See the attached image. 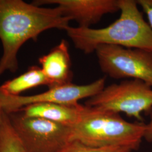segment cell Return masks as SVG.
Returning <instances> with one entry per match:
<instances>
[{
    "label": "cell",
    "mask_w": 152,
    "mask_h": 152,
    "mask_svg": "<svg viewBox=\"0 0 152 152\" xmlns=\"http://www.w3.org/2000/svg\"><path fill=\"white\" fill-rule=\"evenodd\" d=\"M71 18L60 7H45L22 0H0V39L3 53L0 59V76L18 69V54L29 39L37 40L45 31L69 27Z\"/></svg>",
    "instance_id": "obj_1"
},
{
    "label": "cell",
    "mask_w": 152,
    "mask_h": 152,
    "mask_svg": "<svg viewBox=\"0 0 152 152\" xmlns=\"http://www.w3.org/2000/svg\"><path fill=\"white\" fill-rule=\"evenodd\" d=\"M120 15L107 27H72L66 29L76 49L86 54L100 45H109L152 53V29L135 0H118Z\"/></svg>",
    "instance_id": "obj_2"
},
{
    "label": "cell",
    "mask_w": 152,
    "mask_h": 152,
    "mask_svg": "<svg viewBox=\"0 0 152 152\" xmlns=\"http://www.w3.org/2000/svg\"><path fill=\"white\" fill-rule=\"evenodd\" d=\"M86 107L78 122L71 127V141L95 148L120 146L130 147L134 151L139 148L145 124L129 122L119 113Z\"/></svg>",
    "instance_id": "obj_3"
},
{
    "label": "cell",
    "mask_w": 152,
    "mask_h": 152,
    "mask_svg": "<svg viewBox=\"0 0 152 152\" xmlns=\"http://www.w3.org/2000/svg\"><path fill=\"white\" fill-rule=\"evenodd\" d=\"M98 110L124 113L142 122V114L152 112V87L136 79L124 80L105 87L85 103Z\"/></svg>",
    "instance_id": "obj_4"
},
{
    "label": "cell",
    "mask_w": 152,
    "mask_h": 152,
    "mask_svg": "<svg viewBox=\"0 0 152 152\" xmlns=\"http://www.w3.org/2000/svg\"><path fill=\"white\" fill-rule=\"evenodd\" d=\"M11 125L27 152H58L71 141V127L20 112L8 114Z\"/></svg>",
    "instance_id": "obj_5"
},
{
    "label": "cell",
    "mask_w": 152,
    "mask_h": 152,
    "mask_svg": "<svg viewBox=\"0 0 152 152\" xmlns=\"http://www.w3.org/2000/svg\"><path fill=\"white\" fill-rule=\"evenodd\" d=\"M102 71L114 79L141 80L152 87V53L139 49L103 45L96 49Z\"/></svg>",
    "instance_id": "obj_6"
},
{
    "label": "cell",
    "mask_w": 152,
    "mask_h": 152,
    "mask_svg": "<svg viewBox=\"0 0 152 152\" xmlns=\"http://www.w3.org/2000/svg\"><path fill=\"white\" fill-rule=\"evenodd\" d=\"M105 78L86 85H79L68 83L49 88V90L31 96H9L0 92V104L6 113L15 112L18 110L33 104L51 103L76 106L78 102L86 98H91L103 90Z\"/></svg>",
    "instance_id": "obj_7"
},
{
    "label": "cell",
    "mask_w": 152,
    "mask_h": 152,
    "mask_svg": "<svg viewBox=\"0 0 152 152\" xmlns=\"http://www.w3.org/2000/svg\"><path fill=\"white\" fill-rule=\"evenodd\" d=\"M33 3L60 7L66 16L81 28H90L105 15L120 11L118 0H39Z\"/></svg>",
    "instance_id": "obj_8"
},
{
    "label": "cell",
    "mask_w": 152,
    "mask_h": 152,
    "mask_svg": "<svg viewBox=\"0 0 152 152\" xmlns=\"http://www.w3.org/2000/svg\"><path fill=\"white\" fill-rule=\"evenodd\" d=\"M69 45L65 39L39 58V63L49 82V88L71 83L73 78Z\"/></svg>",
    "instance_id": "obj_9"
},
{
    "label": "cell",
    "mask_w": 152,
    "mask_h": 152,
    "mask_svg": "<svg viewBox=\"0 0 152 152\" xmlns=\"http://www.w3.org/2000/svg\"><path fill=\"white\" fill-rule=\"evenodd\" d=\"M87 107L79 104L76 106L51 103L31 104L16 112L28 117L40 118L62 125L73 127L80 120Z\"/></svg>",
    "instance_id": "obj_10"
},
{
    "label": "cell",
    "mask_w": 152,
    "mask_h": 152,
    "mask_svg": "<svg viewBox=\"0 0 152 152\" xmlns=\"http://www.w3.org/2000/svg\"><path fill=\"white\" fill-rule=\"evenodd\" d=\"M42 85L49 86L48 80L40 67L32 66L24 73L1 85L0 92L5 95L19 96L24 91Z\"/></svg>",
    "instance_id": "obj_11"
},
{
    "label": "cell",
    "mask_w": 152,
    "mask_h": 152,
    "mask_svg": "<svg viewBox=\"0 0 152 152\" xmlns=\"http://www.w3.org/2000/svg\"><path fill=\"white\" fill-rule=\"evenodd\" d=\"M0 152H27L12 126L9 115L6 112L0 130Z\"/></svg>",
    "instance_id": "obj_12"
},
{
    "label": "cell",
    "mask_w": 152,
    "mask_h": 152,
    "mask_svg": "<svg viewBox=\"0 0 152 152\" xmlns=\"http://www.w3.org/2000/svg\"><path fill=\"white\" fill-rule=\"evenodd\" d=\"M133 151L132 148L127 147H89L80 141L73 140L69 141L58 152H132Z\"/></svg>",
    "instance_id": "obj_13"
},
{
    "label": "cell",
    "mask_w": 152,
    "mask_h": 152,
    "mask_svg": "<svg viewBox=\"0 0 152 152\" xmlns=\"http://www.w3.org/2000/svg\"><path fill=\"white\" fill-rule=\"evenodd\" d=\"M136 1L139 6L141 7L146 15L148 23L152 29V0H137Z\"/></svg>",
    "instance_id": "obj_14"
},
{
    "label": "cell",
    "mask_w": 152,
    "mask_h": 152,
    "mask_svg": "<svg viewBox=\"0 0 152 152\" xmlns=\"http://www.w3.org/2000/svg\"><path fill=\"white\" fill-rule=\"evenodd\" d=\"M143 139L148 142H152V111L151 113V120L148 124H145Z\"/></svg>",
    "instance_id": "obj_15"
},
{
    "label": "cell",
    "mask_w": 152,
    "mask_h": 152,
    "mask_svg": "<svg viewBox=\"0 0 152 152\" xmlns=\"http://www.w3.org/2000/svg\"><path fill=\"white\" fill-rule=\"evenodd\" d=\"M5 111L4 110V109L2 108L1 104H0V130L1 129L2 126L3 124V122H4V115H5Z\"/></svg>",
    "instance_id": "obj_16"
}]
</instances>
